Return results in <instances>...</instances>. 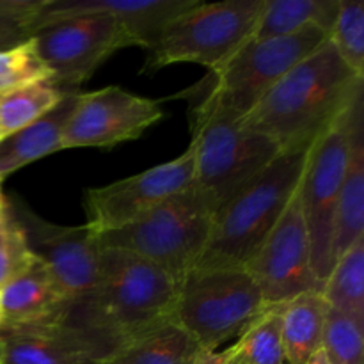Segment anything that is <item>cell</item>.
I'll list each match as a JSON object with an SVG mask.
<instances>
[{"label": "cell", "instance_id": "25", "mask_svg": "<svg viewBox=\"0 0 364 364\" xmlns=\"http://www.w3.org/2000/svg\"><path fill=\"white\" fill-rule=\"evenodd\" d=\"M238 358L245 364H287L279 306L267 308L238 338Z\"/></svg>", "mask_w": 364, "mask_h": 364}, {"label": "cell", "instance_id": "9", "mask_svg": "<svg viewBox=\"0 0 364 364\" xmlns=\"http://www.w3.org/2000/svg\"><path fill=\"white\" fill-rule=\"evenodd\" d=\"M364 112V91L336 117L333 124L309 148L299 183L302 213L309 231L313 267L320 284L334 265V219L338 196L350 156L355 119Z\"/></svg>", "mask_w": 364, "mask_h": 364}, {"label": "cell", "instance_id": "36", "mask_svg": "<svg viewBox=\"0 0 364 364\" xmlns=\"http://www.w3.org/2000/svg\"><path fill=\"white\" fill-rule=\"evenodd\" d=\"M0 327H2V302H0Z\"/></svg>", "mask_w": 364, "mask_h": 364}, {"label": "cell", "instance_id": "24", "mask_svg": "<svg viewBox=\"0 0 364 364\" xmlns=\"http://www.w3.org/2000/svg\"><path fill=\"white\" fill-rule=\"evenodd\" d=\"M68 92L52 82H38L0 95V132L6 135L21 130L52 110Z\"/></svg>", "mask_w": 364, "mask_h": 364}, {"label": "cell", "instance_id": "35", "mask_svg": "<svg viewBox=\"0 0 364 364\" xmlns=\"http://www.w3.org/2000/svg\"><path fill=\"white\" fill-rule=\"evenodd\" d=\"M2 358H4V347H2V340H0V364H2Z\"/></svg>", "mask_w": 364, "mask_h": 364}, {"label": "cell", "instance_id": "30", "mask_svg": "<svg viewBox=\"0 0 364 364\" xmlns=\"http://www.w3.org/2000/svg\"><path fill=\"white\" fill-rule=\"evenodd\" d=\"M32 34L20 23H14V21L0 20V52L2 50L11 48L14 45H20V43L31 39Z\"/></svg>", "mask_w": 364, "mask_h": 364}, {"label": "cell", "instance_id": "1", "mask_svg": "<svg viewBox=\"0 0 364 364\" xmlns=\"http://www.w3.org/2000/svg\"><path fill=\"white\" fill-rule=\"evenodd\" d=\"M363 91L364 78L341 60L327 39L291 68L244 121L281 151L309 149Z\"/></svg>", "mask_w": 364, "mask_h": 364}, {"label": "cell", "instance_id": "10", "mask_svg": "<svg viewBox=\"0 0 364 364\" xmlns=\"http://www.w3.org/2000/svg\"><path fill=\"white\" fill-rule=\"evenodd\" d=\"M52 84L66 92L80 91L105 60L119 50L137 46L127 28L110 16H77L46 25L32 36Z\"/></svg>", "mask_w": 364, "mask_h": 364}, {"label": "cell", "instance_id": "15", "mask_svg": "<svg viewBox=\"0 0 364 364\" xmlns=\"http://www.w3.org/2000/svg\"><path fill=\"white\" fill-rule=\"evenodd\" d=\"M2 364H92L105 361L116 345L71 322L0 327Z\"/></svg>", "mask_w": 364, "mask_h": 364}, {"label": "cell", "instance_id": "38", "mask_svg": "<svg viewBox=\"0 0 364 364\" xmlns=\"http://www.w3.org/2000/svg\"><path fill=\"white\" fill-rule=\"evenodd\" d=\"M0 141H2V132H0Z\"/></svg>", "mask_w": 364, "mask_h": 364}, {"label": "cell", "instance_id": "2", "mask_svg": "<svg viewBox=\"0 0 364 364\" xmlns=\"http://www.w3.org/2000/svg\"><path fill=\"white\" fill-rule=\"evenodd\" d=\"M180 281L134 252L102 247L100 277L87 297L73 302L68 320L110 343L130 338L171 320Z\"/></svg>", "mask_w": 364, "mask_h": 364}, {"label": "cell", "instance_id": "19", "mask_svg": "<svg viewBox=\"0 0 364 364\" xmlns=\"http://www.w3.org/2000/svg\"><path fill=\"white\" fill-rule=\"evenodd\" d=\"M201 345L173 320L159 323L121 343L105 364H196L205 355Z\"/></svg>", "mask_w": 364, "mask_h": 364}, {"label": "cell", "instance_id": "37", "mask_svg": "<svg viewBox=\"0 0 364 364\" xmlns=\"http://www.w3.org/2000/svg\"><path fill=\"white\" fill-rule=\"evenodd\" d=\"M92 364H105L103 361H100V363H92Z\"/></svg>", "mask_w": 364, "mask_h": 364}, {"label": "cell", "instance_id": "26", "mask_svg": "<svg viewBox=\"0 0 364 364\" xmlns=\"http://www.w3.org/2000/svg\"><path fill=\"white\" fill-rule=\"evenodd\" d=\"M329 41L338 55L358 77L364 78V2L340 0Z\"/></svg>", "mask_w": 364, "mask_h": 364}, {"label": "cell", "instance_id": "14", "mask_svg": "<svg viewBox=\"0 0 364 364\" xmlns=\"http://www.w3.org/2000/svg\"><path fill=\"white\" fill-rule=\"evenodd\" d=\"M162 116L159 100L134 95L117 85L80 92L64 132L63 148L110 149L139 139Z\"/></svg>", "mask_w": 364, "mask_h": 364}, {"label": "cell", "instance_id": "22", "mask_svg": "<svg viewBox=\"0 0 364 364\" xmlns=\"http://www.w3.org/2000/svg\"><path fill=\"white\" fill-rule=\"evenodd\" d=\"M340 0H265L252 39L287 38L306 31L331 34Z\"/></svg>", "mask_w": 364, "mask_h": 364}, {"label": "cell", "instance_id": "11", "mask_svg": "<svg viewBox=\"0 0 364 364\" xmlns=\"http://www.w3.org/2000/svg\"><path fill=\"white\" fill-rule=\"evenodd\" d=\"M244 269L255 279L267 306H281L299 295L322 290L313 267L311 240L299 188Z\"/></svg>", "mask_w": 364, "mask_h": 364}, {"label": "cell", "instance_id": "33", "mask_svg": "<svg viewBox=\"0 0 364 364\" xmlns=\"http://www.w3.org/2000/svg\"><path fill=\"white\" fill-rule=\"evenodd\" d=\"M4 201H6V194H4V192H2V180H0V213H2Z\"/></svg>", "mask_w": 364, "mask_h": 364}, {"label": "cell", "instance_id": "6", "mask_svg": "<svg viewBox=\"0 0 364 364\" xmlns=\"http://www.w3.org/2000/svg\"><path fill=\"white\" fill-rule=\"evenodd\" d=\"M194 155V185L220 206L258 176L281 153L244 117L217 107H188Z\"/></svg>", "mask_w": 364, "mask_h": 364}, {"label": "cell", "instance_id": "17", "mask_svg": "<svg viewBox=\"0 0 364 364\" xmlns=\"http://www.w3.org/2000/svg\"><path fill=\"white\" fill-rule=\"evenodd\" d=\"M2 327L38 326L66 320L73 299L39 259L0 288Z\"/></svg>", "mask_w": 364, "mask_h": 364}, {"label": "cell", "instance_id": "18", "mask_svg": "<svg viewBox=\"0 0 364 364\" xmlns=\"http://www.w3.org/2000/svg\"><path fill=\"white\" fill-rule=\"evenodd\" d=\"M77 92H68L52 110L0 141V180L16 173L21 167L41 160L63 148L68 121L78 102Z\"/></svg>", "mask_w": 364, "mask_h": 364}, {"label": "cell", "instance_id": "28", "mask_svg": "<svg viewBox=\"0 0 364 364\" xmlns=\"http://www.w3.org/2000/svg\"><path fill=\"white\" fill-rule=\"evenodd\" d=\"M322 348L329 364H364V327L331 309Z\"/></svg>", "mask_w": 364, "mask_h": 364}, {"label": "cell", "instance_id": "8", "mask_svg": "<svg viewBox=\"0 0 364 364\" xmlns=\"http://www.w3.org/2000/svg\"><path fill=\"white\" fill-rule=\"evenodd\" d=\"M270 306L245 269H194L180 281L171 320L205 352H215Z\"/></svg>", "mask_w": 364, "mask_h": 364}, {"label": "cell", "instance_id": "29", "mask_svg": "<svg viewBox=\"0 0 364 364\" xmlns=\"http://www.w3.org/2000/svg\"><path fill=\"white\" fill-rule=\"evenodd\" d=\"M34 259L25 240L23 230L4 201L0 213V288L23 274Z\"/></svg>", "mask_w": 364, "mask_h": 364}, {"label": "cell", "instance_id": "34", "mask_svg": "<svg viewBox=\"0 0 364 364\" xmlns=\"http://www.w3.org/2000/svg\"><path fill=\"white\" fill-rule=\"evenodd\" d=\"M230 364H245L244 361H242V359L240 358H238V352H237V355H235V358L233 359H231V363Z\"/></svg>", "mask_w": 364, "mask_h": 364}, {"label": "cell", "instance_id": "7", "mask_svg": "<svg viewBox=\"0 0 364 364\" xmlns=\"http://www.w3.org/2000/svg\"><path fill=\"white\" fill-rule=\"evenodd\" d=\"M265 0L196 2L174 18L155 45L144 50V73L178 63L219 70L252 39Z\"/></svg>", "mask_w": 364, "mask_h": 364}, {"label": "cell", "instance_id": "27", "mask_svg": "<svg viewBox=\"0 0 364 364\" xmlns=\"http://www.w3.org/2000/svg\"><path fill=\"white\" fill-rule=\"evenodd\" d=\"M46 80H52V73L32 38L0 52V95Z\"/></svg>", "mask_w": 364, "mask_h": 364}, {"label": "cell", "instance_id": "20", "mask_svg": "<svg viewBox=\"0 0 364 364\" xmlns=\"http://www.w3.org/2000/svg\"><path fill=\"white\" fill-rule=\"evenodd\" d=\"M364 238V112L355 119L350 156L338 196L334 219V262Z\"/></svg>", "mask_w": 364, "mask_h": 364}, {"label": "cell", "instance_id": "16", "mask_svg": "<svg viewBox=\"0 0 364 364\" xmlns=\"http://www.w3.org/2000/svg\"><path fill=\"white\" fill-rule=\"evenodd\" d=\"M198 0H45L32 25L36 31L77 16H110L119 21L139 48L155 45L167 25Z\"/></svg>", "mask_w": 364, "mask_h": 364}, {"label": "cell", "instance_id": "4", "mask_svg": "<svg viewBox=\"0 0 364 364\" xmlns=\"http://www.w3.org/2000/svg\"><path fill=\"white\" fill-rule=\"evenodd\" d=\"M219 205L196 185L134 223L98 235L102 247L134 252L181 281L196 269L212 235Z\"/></svg>", "mask_w": 364, "mask_h": 364}, {"label": "cell", "instance_id": "23", "mask_svg": "<svg viewBox=\"0 0 364 364\" xmlns=\"http://www.w3.org/2000/svg\"><path fill=\"white\" fill-rule=\"evenodd\" d=\"M320 295L333 311L364 327V238L334 262Z\"/></svg>", "mask_w": 364, "mask_h": 364}, {"label": "cell", "instance_id": "3", "mask_svg": "<svg viewBox=\"0 0 364 364\" xmlns=\"http://www.w3.org/2000/svg\"><path fill=\"white\" fill-rule=\"evenodd\" d=\"M308 151H281L220 206L196 269H244L297 192Z\"/></svg>", "mask_w": 364, "mask_h": 364}, {"label": "cell", "instance_id": "31", "mask_svg": "<svg viewBox=\"0 0 364 364\" xmlns=\"http://www.w3.org/2000/svg\"><path fill=\"white\" fill-rule=\"evenodd\" d=\"M238 352V345L233 343L231 347L223 348V350H215V352H206L205 355H201L196 364H230L231 359L237 355Z\"/></svg>", "mask_w": 364, "mask_h": 364}, {"label": "cell", "instance_id": "21", "mask_svg": "<svg viewBox=\"0 0 364 364\" xmlns=\"http://www.w3.org/2000/svg\"><path fill=\"white\" fill-rule=\"evenodd\" d=\"M287 364H306L322 350L331 308L320 291L299 295L279 306Z\"/></svg>", "mask_w": 364, "mask_h": 364}, {"label": "cell", "instance_id": "32", "mask_svg": "<svg viewBox=\"0 0 364 364\" xmlns=\"http://www.w3.org/2000/svg\"><path fill=\"white\" fill-rule=\"evenodd\" d=\"M306 364H329V363H327L326 354H323V348H322V350L316 352V354L313 355V358L309 359V361L306 363Z\"/></svg>", "mask_w": 364, "mask_h": 364}, {"label": "cell", "instance_id": "5", "mask_svg": "<svg viewBox=\"0 0 364 364\" xmlns=\"http://www.w3.org/2000/svg\"><path fill=\"white\" fill-rule=\"evenodd\" d=\"M327 39L329 34L322 31L251 39L224 66L208 71L180 96L187 100L188 107H217L245 117L291 68L311 55Z\"/></svg>", "mask_w": 364, "mask_h": 364}, {"label": "cell", "instance_id": "13", "mask_svg": "<svg viewBox=\"0 0 364 364\" xmlns=\"http://www.w3.org/2000/svg\"><path fill=\"white\" fill-rule=\"evenodd\" d=\"M192 185L194 155L192 149L187 148L171 162L160 164L105 187L85 191V226L96 235L119 230Z\"/></svg>", "mask_w": 364, "mask_h": 364}, {"label": "cell", "instance_id": "12", "mask_svg": "<svg viewBox=\"0 0 364 364\" xmlns=\"http://www.w3.org/2000/svg\"><path fill=\"white\" fill-rule=\"evenodd\" d=\"M6 203L25 233L32 256L55 276L73 302L87 297L100 277L102 245L87 226H60L39 217L20 196Z\"/></svg>", "mask_w": 364, "mask_h": 364}]
</instances>
